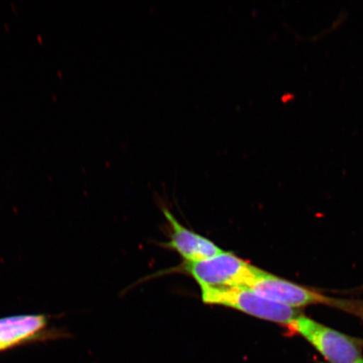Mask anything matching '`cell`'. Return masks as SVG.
<instances>
[{
    "instance_id": "1",
    "label": "cell",
    "mask_w": 363,
    "mask_h": 363,
    "mask_svg": "<svg viewBox=\"0 0 363 363\" xmlns=\"http://www.w3.org/2000/svg\"><path fill=\"white\" fill-rule=\"evenodd\" d=\"M184 270L196 281L202 291L250 288L259 269L233 253L223 251L210 259L186 262Z\"/></svg>"
},
{
    "instance_id": "2",
    "label": "cell",
    "mask_w": 363,
    "mask_h": 363,
    "mask_svg": "<svg viewBox=\"0 0 363 363\" xmlns=\"http://www.w3.org/2000/svg\"><path fill=\"white\" fill-rule=\"evenodd\" d=\"M203 303L235 308L245 314L288 328L299 316L294 308L281 305L249 288L202 290Z\"/></svg>"
},
{
    "instance_id": "3",
    "label": "cell",
    "mask_w": 363,
    "mask_h": 363,
    "mask_svg": "<svg viewBox=\"0 0 363 363\" xmlns=\"http://www.w3.org/2000/svg\"><path fill=\"white\" fill-rule=\"evenodd\" d=\"M289 328L306 339L330 363H363L359 343L337 330L301 315Z\"/></svg>"
},
{
    "instance_id": "4",
    "label": "cell",
    "mask_w": 363,
    "mask_h": 363,
    "mask_svg": "<svg viewBox=\"0 0 363 363\" xmlns=\"http://www.w3.org/2000/svg\"><path fill=\"white\" fill-rule=\"evenodd\" d=\"M249 289L270 299L289 307H301L310 305H328L345 307L349 303L330 298L301 286L294 284L259 269Z\"/></svg>"
},
{
    "instance_id": "5",
    "label": "cell",
    "mask_w": 363,
    "mask_h": 363,
    "mask_svg": "<svg viewBox=\"0 0 363 363\" xmlns=\"http://www.w3.org/2000/svg\"><path fill=\"white\" fill-rule=\"evenodd\" d=\"M163 214L171 226L170 240L166 247L174 250L186 262H199L223 252L210 239L181 225L169 210L164 208Z\"/></svg>"
},
{
    "instance_id": "6",
    "label": "cell",
    "mask_w": 363,
    "mask_h": 363,
    "mask_svg": "<svg viewBox=\"0 0 363 363\" xmlns=\"http://www.w3.org/2000/svg\"><path fill=\"white\" fill-rule=\"evenodd\" d=\"M45 325L40 315L13 316L0 320V350L34 337Z\"/></svg>"
}]
</instances>
